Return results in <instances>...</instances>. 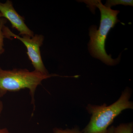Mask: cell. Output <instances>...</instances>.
Returning <instances> with one entry per match:
<instances>
[{
	"instance_id": "cell-2",
	"label": "cell",
	"mask_w": 133,
	"mask_h": 133,
	"mask_svg": "<svg viewBox=\"0 0 133 133\" xmlns=\"http://www.w3.org/2000/svg\"><path fill=\"white\" fill-rule=\"evenodd\" d=\"M131 92L129 88L125 89L119 99L107 106L89 104L86 109L91 115L90 120L83 129V133H105L115 118L125 109H133V103L129 100Z\"/></svg>"
},
{
	"instance_id": "cell-12",
	"label": "cell",
	"mask_w": 133,
	"mask_h": 133,
	"mask_svg": "<svg viewBox=\"0 0 133 133\" xmlns=\"http://www.w3.org/2000/svg\"><path fill=\"white\" fill-rule=\"evenodd\" d=\"M3 103L2 101H0V116L2 113L3 110Z\"/></svg>"
},
{
	"instance_id": "cell-7",
	"label": "cell",
	"mask_w": 133,
	"mask_h": 133,
	"mask_svg": "<svg viewBox=\"0 0 133 133\" xmlns=\"http://www.w3.org/2000/svg\"><path fill=\"white\" fill-rule=\"evenodd\" d=\"M7 19L4 17H0V55L4 52V38H5L3 32V28L7 22Z\"/></svg>"
},
{
	"instance_id": "cell-9",
	"label": "cell",
	"mask_w": 133,
	"mask_h": 133,
	"mask_svg": "<svg viewBox=\"0 0 133 133\" xmlns=\"http://www.w3.org/2000/svg\"><path fill=\"white\" fill-rule=\"evenodd\" d=\"M53 132L54 133H83L77 127L72 129H66L55 128L53 129Z\"/></svg>"
},
{
	"instance_id": "cell-6",
	"label": "cell",
	"mask_w": 133,
	"mask_h": 133,
	"mask_svg": "<svg viewBox=\"0 0 133 133\" xmlns=\"http://www.w3.org/2000/svg\"><path fill=\"white\" fill-rule=\"evenodd\" d=\"M132 123L122 124L115 128L114 133H132Z\"/></svg>"
},
{
	"instance_id": "cell-8",
	"label": "cell",
	"mask_w": 133,
	"mask_h": 133,
	"mask_svg": "<svg viewBox=\"0 0 133 133\" xmlns=\"http://www.w3.org/2000/svg\"><path fill=\"white\" fill-rule=\"evenodd\" d=\"M118 5L133 6V1L131 0H108L107 1L104 6L111 8L112 6Z\"/></svg>"
},
{
	"instance_id": "cell-3",
	"label": "cell",
	"mask_w": 133,
	"mask_h": 133,
	"mask_svg": "<svg viewBox=\"0 0 133 133\" xmlns=\"http://www.w3.org/2000/svg\"><path fill=\"white\" fill-rule=\"evenodd\" d=\"M56 76L57 75L56 74L44 75L35 70L30 71L27 69L5 70L0 67V98L8 92L28 89L34 111L35 109V94L37 88L44 79Z\"/></svg>"
},
{
	"instance_id": "cell-10",
	"label": "cell",
	"mask_w": 133,
	"mask_h": 133,
	"mask_svg": "<svg viewBox=\"0 0 133 133\" xmlns=\"http://www.w3.org/2000/svg\"><path fill=\"white\" fill-rule=\"evenodd\" d=\"M115 128V127L114 126H111L110 127L108 128L105 133H114Z\"/></svg>"
},
{
	"instance_id": "cell-11",
	"label": "cell",
	"mask_w": 133,
	"mask_h": 133,
	"mask_svg": "<svg viewBox=\"0 0 133 133\" xmlns=\"http://www.w3.org/2000/svg\"><path fill=\"white\" fill-rule=\"evenodd\" d=\"M0 133H12L6 128H0Z\"/></svg>"
},
{
	"instance_id": "cell-5",
	"label": "cell",
	"mask_w": 133,
	"mask_h": 133,
	"mask_svg": "<svg viewBox=\"0 0 133 133\" xmlns=\"http://www.w3.org/2000/svg\"><path fill=\"white\" fill-rule=\"evenodd\" d=\"M0 12L3 17L9 20L12 27L19 31V36L27 35L32 37L34 32L25 23L24 18L16 12L11 1L7 0L5 3L0 2Z\"/></svg>"
},
{
	"instance_id": "cell-4",
	"label": "cell",
	"mask_w": 133,
	"mask_h": 133,
	"mask_svg": "<svg viewBox=\"0 0 133 133\" xmlns=\"http://www.w3.org/2000/svg\"><path fill=\"white\" fill-rule=\"evenodd\" d=\"M3 32L5 38L12 40L11 37H13L23 43L27 49V54L35 69L34 70L44 75L49 74L43 63L40 51L44 40L43 36L36 34L32 37L27 35L21 37L12 32L5 26L3 28Z\"/></svg>"
},
{
	"instance_id": "cell-1",
	"label": "cell",
	"mask_w": 133,
	"mask_h": 133,
	"mask_svg": "<svg viewBox=\"0 0 133 133\" xmlns=\"http://www.w3.org/2000/svg\"><path fill=\"white\" fill-rule=\"evenodd\" d=\"M88 7L92 9L95 7L99 9L101 13L100 24L98 29L95 25L89 29L90 41L88 44V50L93 57L98 58L105 64L115 65L120 60L121 55L116 59H113L111 55H108L105 49L107 37L110 30L119 21L117 15L119 13L118 10H114L103 5L101 1H82Z\"/></svg>"
},
{
	"instance_id": "cell-13",
	"label": "cell",
	"mask_w": 133,
	"mask_h": 133,
	"mask_svg": "<svg viewBox=\"0 0 133 133\" xmlns=\"http://www.w3.org/2000/svg\"><path fill=\"white\" fill-rule=\"evenodd\" d=\"M0 17H3V15L0 12Z\"/></svg>"
}]
</instances>
